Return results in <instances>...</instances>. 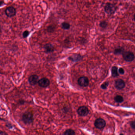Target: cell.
I'll return each mask as SVG.
<instances>
[{"label":"cell","mask_w":135,"mask_h":135,"mask_svg":"<svg viewBox=\"0 0 135 135\" xmlns=\"http://www.w3.org/2000/svg\"><path fill=\"white\" fill-rule=\"evenodd\" d=\"M39 81V76L36 75H32L28 78L29 83L32 86L36 85L37 83H38Z\"/></svg>","instance_id":"9"},{"label":"cell","mask_w":135,"mask_h":135,"mask_svg":"<svg viewBox=\"0 0 135 135\" xmlns=\"http://www.w3.org/2000/svg\"><path fill=\"white\" fill-rule=\"evenodd\" d=\"M111 75L113 77H115L119 76L118 72V68L116 66H113L111 69Z\"/></svg>","instance_id":"13"},{"label":"cell","mask_w":135,"mask_h":135,"mask_svg":"<svg viewBox=\"0 0 135 135\" xmlns=\"http://www.w3.org/2000/svg\"><path fill=\"white\" fill-rule=\"evenodd\" d=\"M29 31H27V30H26V31H24L23 32V37L24 38H26L29 36Z\"/></svg>","instance_id":"20"},{"label":"cell","mask_w":135,"mask_h":135,"mask_svg":"<svg viewBox=\"0 0 135 135\" xmlns=\"http://www.w3.org/2000/svg\"><path fill=\"white\" fill-rule=\"evenodd\" d=\"M64 135H73L75 134V131L72 129H69L66 130L64 133H63Z\"/></svg>","instance_id":"15"},{"label":"cell","mask_w":135,"mask_h":135,"mask_svg":"<svg viewBox=\"0 0 135 135\" xmlns=\"http://www.w3.org/2000/svg\"><path fill=\"white\" fill-rule=\"evenodd\" d=\"M77 113L81 117H85L88 114L89 110L86 106H81L77 110Z\"/></svg>","instance_id":"4"},{"label":"cell","mask_w":135,"mask_h":135,"mask_svg":"<svg viewBox=\"0 0 135 135\" xmlns=\"http://www.w3.org/2000/svg\"><path fill=\"white\" fill-rule=\"evenodd\" d=\"M122 55L124 60L128 62L132 61L135 58L134 54L130 51L124 52L123 53Z\"/></svg>","instance_id":"2"},{"label":"cell","mask_w":135,"mask_h":135,"mask_svg":"<svg viewBox=\"0 0 135 135\" xmlns=\"http://www.w3.org/2000/svg\"><path fill=\"white\" fill-rule=\"evenodd\" d=\"M82 58V57L79 54H74L69 57V60L73 61H76L80 60Z\"/></svg>","instance_id":"12"},{"label":"cell","mask_w":135,"mask_h":135,"mask_svg":"<svg viewBox=\"0 0 135 135\" xmlns=\"http://www.w3.org/2000/svg\"><path fill=\"white\" fill-rule=\"evenodd\" d=\"M109 84V83L108 82H105V83L102 84L101 86V88L103 89H105L107 88Z\"/></svg>","instance_id":"18"},{"label":"cell","mask_w":135,"mask_h":135,"mask_svg":"<svg viewBox=\"0 0 135 135\" xmlns=\"http://www.w3.org/2000/svg\"><path fill=\"white\" fill-rule=\"evenodd\" d=\"M61 27L64 29H69L70 28V25L68 22H63L61 25Z\"/></svg>","instance_id":"16"},{"label":"cell","mask_w":135,"mask_h":135,"mask_svg":"<svg viewBox=\"0 0 135 135\" xmlns=\"http://www.w3.org/2000/svg\"><path fill=\"white\" fill-rule=\"evenodd\" d=\"M22 120L26 125H30L33 121V115L30 112L26 111L22 116Z\"/></svg>","instance_id":"1"},{"label":"cell","mask_w":135,"mask_h":135,"mask_svg":"<svg viewBox=\"0 0 135 135\" xmlns=\"http://www.w3.org/2000/svg\"><path fill=\"white\" fill-rule=\"evenodd\" d=\"M7 133H5L4 132H1V133H0V135H7Z\"/></svg>","instance_id":"24"},{"label":"cell","mask_w":135,"mask_h":135,"mask_svg":"<svg viewBox=\"0 0 135 135\" xmlns=\"http://www.w3.org/2000/svg\"><path fill=\"white\" fill-rule=\"evenodd\" d=\"M78 83L81 87H86L89 84V80L86 76H81L78 80Z\"/></svg>","instance_id":"6"},{"label":"cell","mask_w":135,"mask_h":135,"mask_svg":"<svg viewBox=\"0 0 135 135\" xmlns=\"http://www.w3.org/2000/svg\"><path fill=\"white\" fill-rule=\"evenodd\" d=\"M38 84L40 87L42 88H47L50 84V82L49 79L47 78H42L39 80Z\"/></svg>","instance_id":"7"},{"label":"cell","mask_w":135,"mask_h":135,"mask_svg":"<svg viewBox=\"0 0 135 135\" xmlns=\"http://www.w3.org/2000/svg\"><path fill=\"white\" fill-rule=\"evenodd\" d=\"M105 10L107 14H112L116 11V7L112 4L108 3L105 6Z\"/></svg>","instance_id":"3"},{"label":"cell","mask_w":135,"mask_h":135,"mask_svg":"<svg viewBox=\"0 0 135 135\" xmlns=\"http://www.w3.org/2000/svg\"><path fill=\"white\" fill-rule=\"evenodd\" d=\"M114 100H115V102L117 103H120L123 102L124 99L122 96L117 95L114 98Z\"/></svg>","instance_id":"14"},{"label":"cell","mask_w":135,"mask_h":135,"mask_svg":"<svg viewBox=\"0 0 135 135\" xmlns=\"http://www.w3.org/2000/svg\"><path fill=\"white\" fill-rule=\"evenodd\" d=\"M123 51H124V50H123V49L122 48H117L115 50L114 53H115V54L116 55L120 54H123V53L124 52Z\"/></svg>","instance_id":"17"},{"label":"cell","mask_w":135,"mask_h":135,"mask_svg":"<svg viewBox=\"0 0 135 135\" xmlns=\"http://www.w3.org/2000/svg\"><path fill=\"white\" fill-rule=\"evenodd\" d=\"M106 122L105 120L102 118H97L94 122V126L97 128L102 129L105 127Z\"/></svg>","instance_id":"5"},{"label":"cell","mask_w":135,"mask_h":135,"mask_svg":"<svg viewBox=\"0 0 135 135\" xmlns=\"http://www.w3.org/2000/svg\"><path fill=\"white\" fill-rule=\"evenodd\" d=\"M118 72L121 75H123V74H124L125 73V70H124V69L122 68H120L118 70Z\"/></svg>","instance_id":"22"},{"label":"cell","mask_w":135,"mask_h":135,"mask_svg":"<svg viewBox=\"0 0 135 135\" xmlns=\"http://www.w3.org/2000/svg\"><path fill=\"white\" fill-rule=\"evenodd\" d=\"M115 86L117 89H122L125 86V83L123 80L121 79H118L115 81Z\"/></svg>","instance_id":"10"},{"label":"cell","mask_w":135,"mask_h":135,"mask_svg":"<svg viewBox=\"0 0 135 135\" xmlns=\"http://www.w3.org/2000/svg\"><path fill=\"white\" fill-rule=\"evenodd\" d=\"M130 125L132 128L135 129V121H133L131 122Z\"/></svg>","instance_id":"21"},{"label":"cell","mask_w":135,"mask_h":135,"mask_svg":"<svg viewBox=\"0 0 135 135\" xmlns=\"http://www.w3.org/2000/svg\"><path fill=\"white\" fill-rule=\"evenodd\" d=\"M54 27H53L52 26H49L48 27V30L49 32H52L54 31Z\"/></svg>","instance_id":"23"},{"label":"cell","mask_w":135,"mask_h":135,"mask_svg":"<svg viewBox=\"0 0 135 135\" xmlns=\"http://www.w3.org/2000/svg\"><path fill=\"white\" fill-rule=\"evenodd\" d=\"M5 14L8 17H13L16 14V10L14 7L12 6H9L6 8L5 11Z\"/></svg>","instance_id":"8"},{"label":"cell","mask_w":135,"mask_h":135,"mask_svg":"<svg viewBox=\"0 0 135 135\" xmlns=\"http://www.w3.org/2000/svg\"><path fill=\"white\" fill-rule=\"evenodd\" d=\"M134 20H135V15H134Z\"/></svg>","instance_id":"25"},{"label":"cell","mask_w":135,"mask_h":135,"mask_svg":"<svg viewBox=\"0 0 135 135\" xmlns=\"http://www.w3.org/2000/svg\"><path fill=\"white\" fill-rule=\"evenodd\" d=\"M100 26L102 27V28H103V29H105V28H106L107 26V24L106 21H102V22H101L100 23Z\"/></svg>","instance_id":"19"},{"label":"cell","mask_w":135,"mask_h":135,"mask_svg":"<svg viewBox=\"0 0 135 135\" xmlns=\"http://www.w3.org/2000/svg\"><path fill=\"white\" fill-rule=\"evenodd\" d=\"M45 52L46 53H50L54 50V46L51 44H47L44 46Z\"/></svg>","instance_id":"11"}]
</instances>
